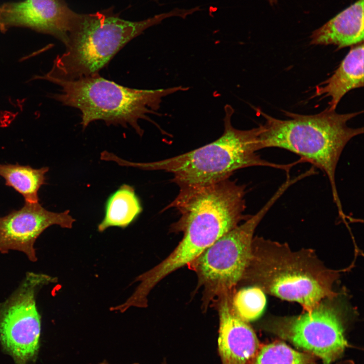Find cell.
Wrapping results in <instances>:
<instances>
[{"label": "cell", "mask_w": 364, "mask_h": 364, "mask_svg": "<svg viewBox=\"0 0 364 364\" xmlns=\"http://www.w3.org/2000/svg\"><path fill=\"white\" fill-rule=\"evenodd\" d=\"M323 300L301 314L275 317L268 324L273 333L295 346L331 364L348 346L340 310L330 301Z\"/></svg>", "instance_id": "8"}, {"label": "cell", "mask_w": 364, "mask_h": 364, "mask_svg": "<svg viewBox=\"0 0 364 364\" xmlns=\"http://www.w3.org/2000/svg\"><path fill=\"white\" fill-rule=\"evenodd\" d=\"M266 302L264 292L255 286L236 291L232 297L236 312L246 322L257 319L262 314Z\"/></svg>", "instance_id": "17"}, {"label": "cell", "mask_w": 364, "mask_h": 364, "mask_svg": "<svg viewBox=\"0 0 364 364\" xmlns=\"http://www.w3.org/2000/svg\"><path fill=\"white\" fill-rule=\"evenodd\" d=\"M224 129L214 141L188 152L164 160L135 162L122 158L120 166L144 170H163L173 175L171 181L179 189L199 187L229 179L236 170L252 166H265L284 170L288 175L291 168L300 164L298 160L288 164H278L264 160L258 154L259 128L241 130L234 127L231 118L234 110L224 107Z\"/></svg>", "instance_id": "2"}, {"label": "cell", "mask_w": 364, "mask_h": 364, "mask_svg": "<svg viewBox=\"0 0 364 364\" xmlns=\"http://www.w3.org/2000/svg\"><path fill=\"white\" fill-rule=\"evenodd\" d=\"M98 364H110V363L109 362H108L106 360H104ZM132 364H139V363H132Z\"/></svg>", "instance_id": "19"}, {"label": "cell", "mask_w": 364, "mask_h": 364, "mask_svg": "<svg viewBox=\"0 0 364 364\" xmlns=\"http://www.w3.org/2000/svg\"><path fill=\"white\" fill-rule=\"evenodd\" d=\"M48 167L34 169L29 165L0 164V176L5 179L6 185L13 188L22 195L25 202H39L38 192L46 184Z\"/></svg>", "instance_id": "15"}, {"label": "cell", "mask_w": 364, "mask_h": 364, "mask_svg": "<svg viewBox=\"0 0 364 364\" xmlns=\"http://www.w3.org/2000/svg\"><path fill=\"white\" fill-rule=\"evenodd\" d=\"M78 14L65 0H23L0 5V32L20 27L56 37L64 45Z\"/></svg>", "instance_id": "9"}, {"label": "cell", "mask_w": 364, "mask_h": 364, "mask_svg": "<svg viewBox=\"0 0 364 364\" xmlns=\"http://www.w3.org/2000/svg\"><path fill=\"white\" fill-rule=\"evenodd\" d=\"M268 1L271 5L276 4L277 3V0H268Z\"/></svg>", "instance_id": "18"}, {"label": "cell", "mask_w": 364, "mask_h": 364, "mask_svg": "<svg viewBox=\"0 0 364 364\" xmlns=\"http://www.w3.org/2000/svg\"><path fill=\"white\" fill-rule=\"evenodd\" d=\"M363 33V0H358L315 30L310 44H333L341 49L362 42Z\"/></svg>", "instance_id": "12"}, {"label": "cell", "mask_w": 364, "mask_h": 364, "mask_svg": "<svg viewBox=\"0 0 364 364\" xmlns=\"http://www.w3.org/2000/svg\"><path fill=\"white\" fill-rule=\"evenodd\" d=\"M363 42L352 47L332 75L315 87L312 98L330 97L328 108L335 110L347 92L363 87Z\"/></svg>", "instance_id": "13"}, {"label": "cell", "mask_w": 364, "mask_h": 364, "mask_svg": "<svg viewBox=\"0 0 364 364\" xmlns=\"http://www.w3.org/2000/svg\"><path fill=\"white\" fill-rule=\"evenodd\" d=\"M336 274L311 251H293L286 244L254 237L251 258L239 283L252 285L309 311L333 298Z\"/></svg>", "instance_id": "3"}, {"label": "cell", "mask_w": 364, "mask_h": 364, "mask_svg": "<svg viewBox=\"0 0 364 364\" xmlns=\"http://www.w3.org/2000/svg\"><path fill=\"white\" fill-rule=\"evenodd\" d=\"M182 9L160 14L146 20L121 18L110 8L95 13L80 14L68 35L66 50L54 60L51 70L33 79L55 83L99 75L114 56L145 30L172 16L183 17Z\"/></svg>", "instance_id": "4"}, {"label": "cell", "mask_w": 364, "mask_h": 364, "mask_svg": "<svg viewBox=\"0 0 364 364\" xmlns=\"http://www.w3.org/2000/svg\"><path fill=\"white\" fill-rule=\"evenodd\" d=\"M143 210L134 188L123 184L107 199L104 216L98 225L97 230L102 233L111 227L125 229L138 219Z\"/></svg>", "instance_id": "14"}, {"label": "cell", "mask_w": 364, "mask_h": 364, "mask_svg": "<svg viewBox=\"0 0 364 364\" xmlns=\"http://www.w3.org/2000/svg\"><path fill=\"white\" fill-rule=\"evenodd\" d=\"M234 292L225 293L214 303L218 312V349L222 364H250L260 346L252 328L236 312Z\"/></svg>", "instance_id": "11"}, {"label": "cell", "mask_w": 364, "mask_h": 364, "mask_svg": "<svg viewBox=\"0 0 364 364\" xmlns=\"http://www.w3.org/2000/svg\"><path fill=\"white\" fill-rule=\"evenodd\" d=\"M282 185L254 215L229 231L187 266L202 289V308L206 310L222 295L236 291L249 264L255 231L267 212L286 191Z\"/></svg>", "instance_id": "6"}, {"label": "cell", "mask_w": 364, "mask_h": 364, "mask_svg": "<svg viewBox=\"0 0 364 364\" xmlns=\"http://www.w3.org/2000/svg\"><path fill=\"white\" fill-rule=\"evenodd\" d=\"M54 83L61 87V90L51 97L63 105L78 109L83 129L92 122L101 120L107 125H129L141 136L144 131L139 121H150L148 115L157 113L163 98L188 88L181 86L157 89L131 88L99 74Z\"/></svg>", "instance_id": "5"}, {"label": "cell", "mask_w": 364, "mask_h": 364, "mask_svg": "<svg viewBox=\"0 0 364 364\" xmlns=\"http://www.w3.org/2000/svg\"><path fill=\"white\" fill-rule=\"evenodd\" d=\"M250 364H314L311 354L301 352L283 342L262 346Z\"/></svg>", "instance_id": "16"}, {"label": "cell", "mask_w": 364, "mask_h": 364, "mask_svg": "<svg viewBox=\"0 0 364 364\" xmlns=\"http://www.w3.org/2000/svg\"><path fill=\"white\" fill-rule=\"evenodd\" d=\"M57 282L55 277L28 272L12 295L0 303V342L18 364H25L37 351L41 316L36 296L43 286Z\"/></svg>", "instance_id": "7"}, {"label": "cell", "mask_w": 364, "mask_h": 364, "mask_svg": "<svg viewBox=\"0 0 364 364\" xmlns=\"http://www.w3.org/2000/svg\"><path fill=\"white\" fill-rule=\"evenodd\" d=\"M265 119L260 125V150L278 148L300 156L304 162L319 168L327 175L339 216L346 220L336 182V171L344 149L363 128H351L347 122L360 112L338 114L328 108L318 114L302 115L283 111L288 119L274 118L257 110Z\"/></svg>", "instance_id": "1"}, {"label": "cell", "mask_w": 364, "mask_h": 364, "mask_svg": "<svg viewBox=\"0 0 364 364\" xmlns=\"http://www.w3.org/2000/svg\"><path fill=\"white\" fill-rule=\"evenodd\" d=\"M69 213L68 210L60 213L48 211L39 202H25L20 209L0 217V253L19 251L35 262L37 258L34 245L36 239L53 225L72 228L76 220Z\"/></svg>", "instance_id": "10"}]
</instances>
